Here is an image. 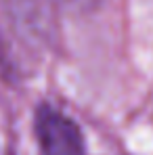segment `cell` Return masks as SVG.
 Wrapping results in <instances>:
<instances>
[{
  "instance_id": "6da1fadb",
  "label": "cell",
  "mask_w": 153,
  "mask_h": 155,
  "mask_svg": "<svg viewBox=\"0 0 153 155\" xmlns=\"http://www.w3.org/2000/svg\"><path fill=\"white\" fill-rule=\"evenodd\" d=\"M36 140L40 155H86L84 134L76 122L52 105L36 109Z\"/></svg>"
},
{
  "instance_id": "7a4b0ae2",
  "label": "cell",
  "mask_w": 153,
  "mask_h": 155,
  "mask_svg": "<svg viewBox=\"0 0 153 155\" xmlns=\"http://www.w3.org/2000/svg\"><path fill=\"white\" fill-rule=\"evenodd\" d=\"M59 2H63L67 6H76V8H90V6L99 4L101 0H59Z\"/></svg>"
}]
</instances>
